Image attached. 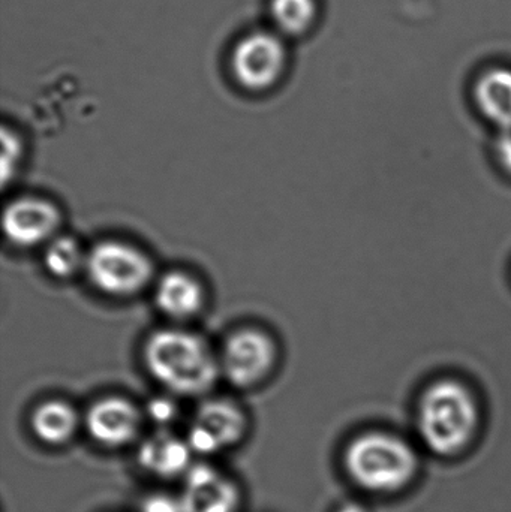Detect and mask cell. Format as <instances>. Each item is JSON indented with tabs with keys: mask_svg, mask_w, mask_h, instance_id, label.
<instances>
[{
	"mask_svg": "<svg viewBox=\"0 0 511 512\" xmlns=\"http://www.w3.org/2000/svg\"><path fill=\"white\" fill-rule=\"evenodd\" d=\"M150 375L171 393L200 396L215 385L221 366L210 346L185 330H159L144 345Z\"/></svg>",
	"mask_w": 511,
	"mask_h": 512,
	"instance_id": "1",
	"label": "cell"
},
{
	"mask_svg": "<svg viewBox=\"0 0 511 512\" xmlns=\"http://www.w3.org/2000/svg\"><path fill=\"white\" fill-rule=\"evenodd\" d=\"M474 394L461 382L443 379L426 388L417 408V430L432 453L453 456L468 447L479 429Z\"/></svg>",
	"mask_w": 511,
	"mask_h": 512,
	"instance_id": "2",
	"label": "cell"
},
{
	"mask_svg": "<svg viewBox=\"0 0 511 512\" xmlns=\"http://www.w3.org/2000/svg\"><path fill=\"white\" fill-rule=\"evenodd\" d=\"M344 463L357 486L377 493L404 489L419 469L413 447L399 436L384 432L357 436L345 451Z\"/></svg>",
	"mask_w": 511,
	"mask_h": 512,
	"instance_id": "3",
	"label": "cell"
},
{
	"mask_svg": "<svg viewBox=\"0 0 511 512\" xmlns=\"http://www.w3.org/2000/svg\"><path fill=\"white\" fill-rule=\"evenodd\" d=\"M84 270L92 285L111 297H131L143 291L153 276L149 256L117 240L93 246L86 255Z\"/></svg>",
	"mask_w": 511,
	"mask_h": 512,
	"instance_id": "4",
	"label": "cell"
},
{
	"mask_svg": "<svg viewBox=\"0 0 511 512\" xmlns=\"http://www.w3.org/2000/svg\"><path fill=\"white\" fill-rule=\"evenodd\" d=\"M275 342L257 328H243L228 337L219 357L225 378L240 388L255 387L275 369Z\"/></svg>",
	"mask_w": 511,
	"mask_h": 512,
	"instance_id": "5",
	"label": "cell"
},
{
	"mask_svg": "<svg viewBox=\"0 0 511 512\" xmlns=\"http://www.w3.org/2000/svg\"><path fill=\"white\" fill-rule=\"evenodd\" d=\"M248 421L239 406L230 400H207L198 408L186 442L192 453L212 456L242 441Z\"/></svg>",
	"mask_w": 511,
	"mask_h": 512,
	"instance_id": "6",
	"label": "cell"
},
{
	"mask_svg": "<svg viewBox=\"0 0 511 512\" xmlns=\"http://www.w3.org/2000/svg\"><path fill=\"white\" fill-rule=\"evenodd\" d=\"M285 63V45L272 32H255L243 38L233 53V71L237 81L251 90L272 86Z\"/></svg>",
	"mask_w": 511,
	"mask_h": 512,
	"instance_id": "7",
	"label": "cell"
},
{
	"mask_svg": "<svg viewBox=\"0 0 511 512\" xmlns=\"http://www.w3.org/2000/svg\"><path fill=\"white\" fill-rule=\"evenodd\" d=\"M59 225V210L42 198H18L3 212V233L18 248H33L48 242Z\"/></svg>",
	"mask_w": 511,
	"mask_h": 512,
	"instance_id": "8",
	"label": "cell"
},
{
	"mask_svg": "<svg viewBox=\"0 0 511 512\" xmlns=\"http://www.w3.org/2000/svg\"><path fill=\"white\" fill-rule=\"evenodd\" d=\"M185 512H237L239 487L209 463H194L185 475L182 496Z\"/></svg>",
	"mask_w": 511,
	"mask_h": 512,
	"instance_id": "9",
	"label": "cell"
},
{
	"mask_svg": "<svg viewBox=\"0 0 511 512\" xmlns=\"http://www.w3.org/2000/svg\"><path fill=\"white\" fill-rule=\"evenodd\" d=\"M84 421L93 441L107 448L131 444L141 429L137 406L120 397H107L93 403Z\"/></svg>",
	"mask_w": 511,
	"mask_h": 512,
	"instance_id": "10",
	"label": "cell"
},
{
	"mask_svg": "<svg viewBox=\"0 0 511 512\" xmlns=\"http://www.w3.org/2000/svg\"><path fill=\"white\" fill-rule=\"evenodd\" d=\"M191 448L186 439L167 432L155 433L141 444L138 463L144 471L158 478H176L189 471L192 463Z\"/></svg>",
	"mask_w": 511,
	"mask_h": 512,
	"instance_id": "11",
	"label": "cell"
},
{
	"mask_svg": "<svg viewBox=\"0 0 511 512\" xmlns=\"http://www.w3.org/2000/svg\"><path fill=\"white\" fill-rule=\"evenodd\" d=\"M155 301L170 318L189 319L203 309V286L185 271H170L159 279Z\"/></svg>",
	"mask_w": 511,
	"mask_h": 512,
	"instance_id": "12",
	"label": "cell"
},
{
	"mask_svg": "<svg viewBox=\"0 0 511 512\" xmlns=\"http://www.w3.org/2000/svg\"><path fill=\"white\" fill-rule=\"evenodd\" d=\"M80 426L77 411L63 400L41 403L30 417L33 435L47 445L66 444L74 438Z\"/></svg>",
	"mask_w": 511,
	"mask_h": 512,
	"instance_id": "13",
	"label": "cell"
},
{
	"mask_svg": "<svg viewBox=\"0 0 511 512\" xmlns=\"http://www.w3.org/2000/svg\"><path fill=\"white\" fill-rule=\"evenodd\" d=\"M476 101L483 116L503 132L511 131V71L486 72L476 86Z\"/></svg>",
	"mask_w": 511,
	"mask_h": 512,
	"instance_id": "14",
	"label": "cell"
},
{
	"mask_svg": "<svg viewBox=\"0 0 511 512\" xmlns=\"http://www.w3.org/2000/svg\"><path fill=\"white\" fill-rule=\"evenodd\" d=\"M44 264L48 273L57 279L75 276L86 265V255L71 237L51 240L44 254Z\"/></svg>",
	"mask_w": 511,
	"mask_h": 512,
	"instance_id": "15",
	"label": "cell"
},
{
	"mask_svg": "<svg viewBox=\"0 0 511 512\" xmlns=\"http://www.w3.org/2000/svg\"><path fill=\"white\" fill-rule=\"evenodd\" d=\"M272 18L285 35H300L315 17V0H272Z\"/></svg>",
	"mask_w": 511,
	"mask_h": 512,
	"instance_id": "16",
	"label": "cell"
},
{
	"mask_svg": "<svg viewBox=\"0 0 511 512\" xmlns=\"http://www.w3.org/2000/svg\"><path fill=\"white\" fill-rule=\"evenodd\" d=\"M21 147L20 140L14 132L9 131L8 128H3L2 131V183L6 185L8 180L14 176L17 171L18 164L21 161Z\"/></svg>",
	"mask_w": 511,
	"mask_h": 512,
	"instance_id": "17",
	"label": "cell"
},
{
	"mask_svg": "<svg viewBox=\"0 0 511 512\" xmlns=\"http://www.w3.org/2000/svg\"><path fill=\"white\" fill-rule=\"evenodd\" d=\"M141 512H185L180 498L165 493L147 496L141 504Z\"/></svg>",
	"mask_w": 511,
	"mask_h": 512,
	"instance_id": "18",
	"label": "cell"
},
{
	"mask_svg": "<svg viewBox=\"0 0 511 512\" xmlns=\"http://www.w3.org/2000/svg\"><path fill=\"white\" fill-rule=\"evenodd\" d=\"M149 417L158 424L171 423L176 417V406L167 399L153 400L149 405Z\"/></svg>",
	"mask_w": 511,
	"mask_h": 512,
	"instance_id": "19",
	"label": "cell"
},
{
	"mask_svg": "<svg viewBox=\"0 0 511 512\" xmlns=\"http://www.w3.org/2000/svg\"><path fill=\"white\" fill-rule=\"evenodd\" d=\"M495 155H497L498 162H500L503 170L507 174H511V131L503 132V135L498 138Z\"/></svg>",
	"mask_w": 511,
	"mask_h": 512,
	"instance_id": "20",
	"label": "cell"
},
{
	"mask_svg": "<svg viewBox=\"0 0 511 512\" xmlns=\"http://www.w3.org/2000/svg\"><path fill=\"white\" fill-rule=\"evenodd\" d=\"M336 512H368L362 505L356 504V502H350V504L342 505Z\"/></svg>",
	"mask_w": 511,
	"mask_h": 512,
	"instance_id": "21",
	"label": "cell"
}]
</instances>
